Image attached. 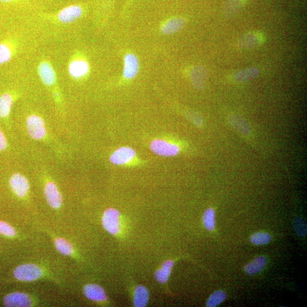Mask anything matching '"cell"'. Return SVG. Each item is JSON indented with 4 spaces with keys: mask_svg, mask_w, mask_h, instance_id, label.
<instances>
[{
    "mask_svg": "<svg viewBox=\"0 0 307 307\" xmlns=\"http://www.w3.org/2000/svg\"><path fill=\"white\" fill-rule=\"evenodd\" d=\"M150 148L153 153L163 157L176 156L180 151V148L178 145L160 138L155 139L151 141Z\"/></svg>",
    "mask_w": 307,
    "mask_h": 307,
    "instance_id": "cell-3",
    "label": "cell"
},
{
    "mask_svg": "<svg viewBox=\"0 0 307 307\" xmlns=\"http://www.w3.org/2000/svg\"><path fill=\"white\" fill-rule=\"evenodd\" d=\"M10 186L13 193L20 198H23L26 196L30 189V184L28 179L19 173L11 176Z\"/></svg>",
    "mask_w": 307,
    "mask_h": 307,
    "instance_id": "cell-7",
    "label": "cell"
},
{
    "mask_svg": "<svg viewBox=\"0 0 307 307\" xmlns=\"http://www.w3.org/2000/svg\"><path fill=\"white\" fill-rule=\"evenodd\" d=\"M12 104L13 98L10 94L0 96V118H6L9 116Z\"/></svg>",
    "mask_w": 307,
    "mask_h": 307,
    "instance_id": "cell-22",
    "label": "cell"
},
{
    "mask_svg": "<svg viewBox=\"0 0 307 307\" xmlns=\"http://www.w3.org/2000/svg\"><path fill=\"white\" fill-rule=\"evenodd\" d=\"M12 1H14V0H0V2H3V3H8V2H11Z\"/></svg>",
    "mask_w": 307,
    "mask_h": 307,
    "instance_id": "cell-31",
    "label": "cell"
},
{
    "mask_svg": "<svg viewBox=\"0 0 307 307\" xmlns=\"http://www.w3.org/2000/svg\"><path fill=\"white\" fill-rule=\"evenodd\" d=\"M271 240V235L266 232H256L250 237L251 243L257 246L266 245L270 242Z\"/></svg>",
    "mask_w": 307,
    "mask_h": 307,
    "instance_id": "cell-26",
    "label": "cell"
},
{
    "mask_svg": "<svg viewBox=\"0 0 307 307\" xmlns=\"http://www.w3.org/2000/svg\"><path fill=\"white\" fill-rule=\"evenodd\" d=\"M137 153L135 150L129 146H122L113 151L109 157V161L116 166H125L135 159Z\"/></svg>",
    "mask_w": 307,
    "mask_h": 307,
    "instance_id": "cell-5",
    "label": "cell"
},
{
    "mask_svg": "<svg viewBox=\"0 0 307 307\" xmlns=\"http://www.w3.org/2000/svg\"><path fill=\"white\" fill-rule=\"evenodd\" d=\"M12 57L11 50L6 44H0V65L10 61Z\"/></svg>",
    "mask_w": 307,
    "mask_h": 307,
    "instance_id": "cell-29",
    "label": "cell"
},
{
    "mask_svg": "<svg viewBox=\"0 0 307 307\" xmlns=\"http://www.w3.org/2000/svg\"><path fill=\"white\" fill-rule=\"evenodd\" d=\"M7 147V139L0 129V151L6 150Z\"/></svg>",
    "mask_w": 307,
    "mask_h": 307,
    "instance_id": "cell-30",
    "label": "cell"
},
{
    "mask_svg": "<svg viewBox=\"0 0 307 307\" xmlns=\"http://www.w3.org/2000/svg\"><path fill=\"white\" fill-rule=\"evenodd\" d=\"M83 10L79 5H71L66 7L59 12L58 19L60 22L69 24L75 22L82 16Z\"/></svg>",
    "mask_w": 307,
    "mask_h": 307,
    "instance_id": "cell-10",
    "label": "cell"
},
{
    "mask_svg": "<svg viewBox=\"0 0 307 307\" xmlns=\"http://www.w3.org/2000/svg\"><path fill=\"white\" fill-rule=\"evenodd\" d=\"M39 73L42 81L46 86H51L56 81V73L48 62L41 63L39 67Z\"/></svg>",
    "mask_w": 307,
    "mask_h": 307,
    "instance_id": "cell-13",
    "label": "cell"
},
{
    "mask_svg": "<svg viewBox=\"0 0 307 307\" xmlns=\"http://www.w3.org/2000/svg\"><path fill=\"white\" fill-rule=\"evenodd\" d=\"M203 222L205 228L208 231H213L215 228V211L213 208H208L204 212Z\"/></svg>",
    "mask_w": 307,
    "mask_h": 307,
    "instance_id": "cell-24",
    "label": "cell"
},
{
    "mask_svg": "<svg viewBox=\"0 0 307 307\" xmlns=\"http://www.w3.org/2000/svg\"><path fill=\"white\" fill-rule=\"evenodd\" d=\"M258 34L251 32L246 34L239 41V46L242 49H250L257 46L260 42Z\"/></svg>",
    "mask_w": 307,
    "mask_h": 307,
    "instance_id": "cell-20",
    "label": "cell"
},
{
    "mask_svg": "<svg viewBox=\"0 0 307 307\" xmlns=\"http://www.w3.org/2000/svg\"><path fill=\"white\" fill-rule=\"evenodd\" d=\"M124 77L127 80L136 78L140 71V61L136 55L133 53L126 54L124 58Z\"/></svg>",
    "mask_w": 307,
    "mask_h": 307,
    "instance_id": "cell-9",
    "label": "cell"
},
{
    "mask_svg": "<svg viewBox=\"0 0 307 307\" xmlns=\"http://www.w3.org/2000/svg\"><path fill=\"white\" fill-rule=\"evenodd\" d=\"M208 78L207 70L203 66H196L191 71V79L192 85L197 89L204 88Z\"/></svg>",
    "mask_w": 307,
    "mask_h": 307,
    "instance_id": "cell-12",
    "label": "cell"
},
{
    "mask_svg": "<svg viewBox=\"0 0 307 307\" xmlns=\"http://www.w3.org/2000/svg\"><path fill=\"white\" fill-rule=\"evenodd\" d=\"M293 229L298 237H304L307 233V227L305 221L301 217H296L293 220Z\"/></svg>",
    "mask_w": 307,
    "mask_h": 307,
    "instance_id": "cell-27",
    "label": "cell"
},
{
    "mask_svg": "<svg viewBox=\"0 0 307 307\" xmlns=\"http://www.w3.org/2000/svg\"><path fill=\"white\" fill-rule=\"evenodd\" d=\"M149 297V292L145 286L137 285L134 293V306L136 307L146 306L148 304Z\"/></svg>",
    "mask_w": 307,
    "mask_h": 307,
    "instance_id": "cell-17",
    "label": "cell"
},
{
    "mask_svg": "<svg viewBox=\"0 0 307 307\" xmlns=\"http://www.w3.org/2000/svg\"><path fill=\"white\" fill-rule=\"evenodd\" d=\"M44 272L39 266L36 264H22L17 266L14 271L13 276L17 280L23 282H32L41 278Z\"/></svg>",
    "mask_w": 307,
    "mask_h": 307,
    "instance_id": "cell-1",
    "label": "cell"
},
{
    "mask_svg": "<svg viewBox=\"0 0 307 307\" xmlns=\"http://www.w3.org/2000/svg\"><path fill=\"white\" fill-rule=\"evenodd\" d=\"M267 259L264 256H258L244 267L247 274L254 275L261 271L266 266Z\"/></svg>",
    "mask_w": 307,
    "mask_h": 307,
    "instance_id": "cell-18",
    "label": "cell"
},
{
    "mask_svg": "<svg viewBox=\"0 0 307 307\" xmlns=\"http://www.w3.org/2000/svg\"><path fill=\"white\" fill-rule=\"evenodd\" d=\"M27 127L29 136L34 140H42L47 133L45 121L39 116L33 115L29 116L27 120Z\"/></svg>",
    "mask_w": 307,
    "mask_h": 307,
    "instance_id": "cell-6",
    "label": "cell"
},
{
    "mask_svg": "<svg viewBox=\"0 0 307 307\" xmlns=\"http://www.w3.org/2000/svg\"><path fill=\"white\" fill-rule=\"evenodd\" d=\"M84 293L88 298L96 302H104L108 300L106 291L98 284H88L84 287Z\"/></svg>",
    "mask_w": 307,
    "mask_h": 307,
    "instance_id": "cell-11",
    "label": "cell"
},
{
    "mask_svg": "<svg viewBox=\"0 0 307 307\" xmlns=\"http://www.w3.org/2000/svg\"><path fill=\"white\" fill-rule=\"evenodd\" d=\"M90 66L85 60H75L71 62L69 67V73L75 79L82 78L89 72Z\"/></svg>",
    "mask_w": 307,
    "mask_h": 307,
    "instance_id": "cell-14",
    "label": "cell"
},
{
    "mask_svg": "<svg viewBox=\"0 0 307 307\" xmlns=\"http://www.w3.org/2000/svg\"><path fill=\"white\" fill-rule=\"evenodd\" d=\"M121 213L119 210L109 208L105 211L102 216V225L107 232L112 235H119L121 232Z\"/></svg>",
    "mask_w": 307,
    "mask_h": 307,
    "instance_id": "cell-2",
    "label": "cell"
},
{
    "mask_svg": "<svg viewBox=\"0 0 307 307\" xmlns=\"http://www.w3.org/2000/svg\"><path fill=\"white\" fill-rule=\"evenodd\" d=\"M44 195L50 207L54 209H60L63 204V197L57 185L53 182L46 184Z\"/></svg>",
    "mask_w": 307,
    "mask_h": 307,
    "instance_id": "cell-8",
    "label": "cell"
},
{
    "mask_svg": "<svg viewBox=\"0 0 307 307\" xmlns=\"http://www.w3.org/2000/svg\"><path fill=\"white\" fill-rule=\"evenodd\" d=\"M2 304L7 307H27L33 304L32 297L20 291L8 292L2 297Z\"/></svg>",
    "mask_w": 307,
    "mask_h": 307,
    "instance_id": "cell-4",
    "label": "cell"
},
{
    "mask_svg": "<svg viewBox=\"0 0 307 307\" xmlns=\"http://www.w3.org/2000/svg\"><path fill=\"white\" fill-rule=\"evenodd\" d=\"M173 260H167L164 262L161 267L155 272L154 277L159 283L165 284L169 280L172 268L174 266Z\"/></svg>",
    "mask_w": 307,
    "mask_h": 307,
    "instance_id": "cell-15",
    "label": "cell"
},
{
    "mask_svg": "<svg viewBox=\"0 0 307 307\" xmlns=\"http://www.w3.org/2000/svg\"><path fill=\"white\" fill-rule=\"evenodd\" d=\"M54 245L57 250L63 255L71 256L74 254V248L72 244L64 238L55 239Z\"/></svg>",
    "mask_w": 307,
    "mask_h": 307,
    "instance_id": "cell-21",
    "label": "cell"
},
{
    "mask_svg": "<svg viewBox=\"0 0 307 307\" xmlns=\"http://www.w3.org/2000/svg\"><path fill=\"white\" fill-rule=\"evenodd\" d=\"M226 298V294L222 290H217L211 294L208 298L206 305L208 307H215L219 305Z\"/></svg>",
    "mask_w": 307,
    "mask_h": 307,
    "instance_id": "cell-25",
    "label": "cell"
},
{
    "mask_svg": "<svg viewBox=\"0 0 307 307\" xmlns=\"http://www.w3.org/2000/svg\"><path fill=\"white\" fill-rule=\"evenodd\" d=\"M259 74V69L256 67H252L236 71L234 74L233 78L235 81L238 82H246L256 78Z\"/></svg>",
    "mask_w": 307,
    "mask_h": 307,
    "instance_id": "cell-19",
    "label": "cell"
},
{
    "mask_svg": "<svg viewBox=\"0 0 307 307\" xmlns=\"http://www.w3.org/2000/svg\"><path fill=\"white\" fill-rule=\"evenodd\" d=\"M186 21L182 18H174L167 21L162 25L161 32L163 35H170L182 29Z\"/></svg>",
    "mask_w": 307,
    "mask_h": 307,
    "instance_id": "cell-16",
    "label": "cell"
},
{
    "mask_svg": "<svg viewBox=\"0 0 307 307\" xmlns=\"http://www.w3.org/2000/svg\"><path fill=\"white\" fill-rule=\"evenodd\" d=\"M229 121L233 127L238 130L239 132L244 134L250 133L251 130L249 125L241 117L233 115L230 117Z\"/></svg>",
    "mask_w": 307,
    "mask_h": 307,
    "instance_id": "cell-23",
    "label": "cell"
},
{
    "mask_svg": "<svg viewBox=\"0 0 307 307\" xmlns=\"http://www.w3.org/2000/svg\"><path fill=\"white\" fill-rule=\"evenodd\" d=\"M242 0H228L225 4L224 11L226 15L232 16L240 9Z\"/></svg>",
    "mask_w": 307,
    "mask_h": 307,
    "instance_id": "cell-28",
    "label": "cell"
}]
</instances>
